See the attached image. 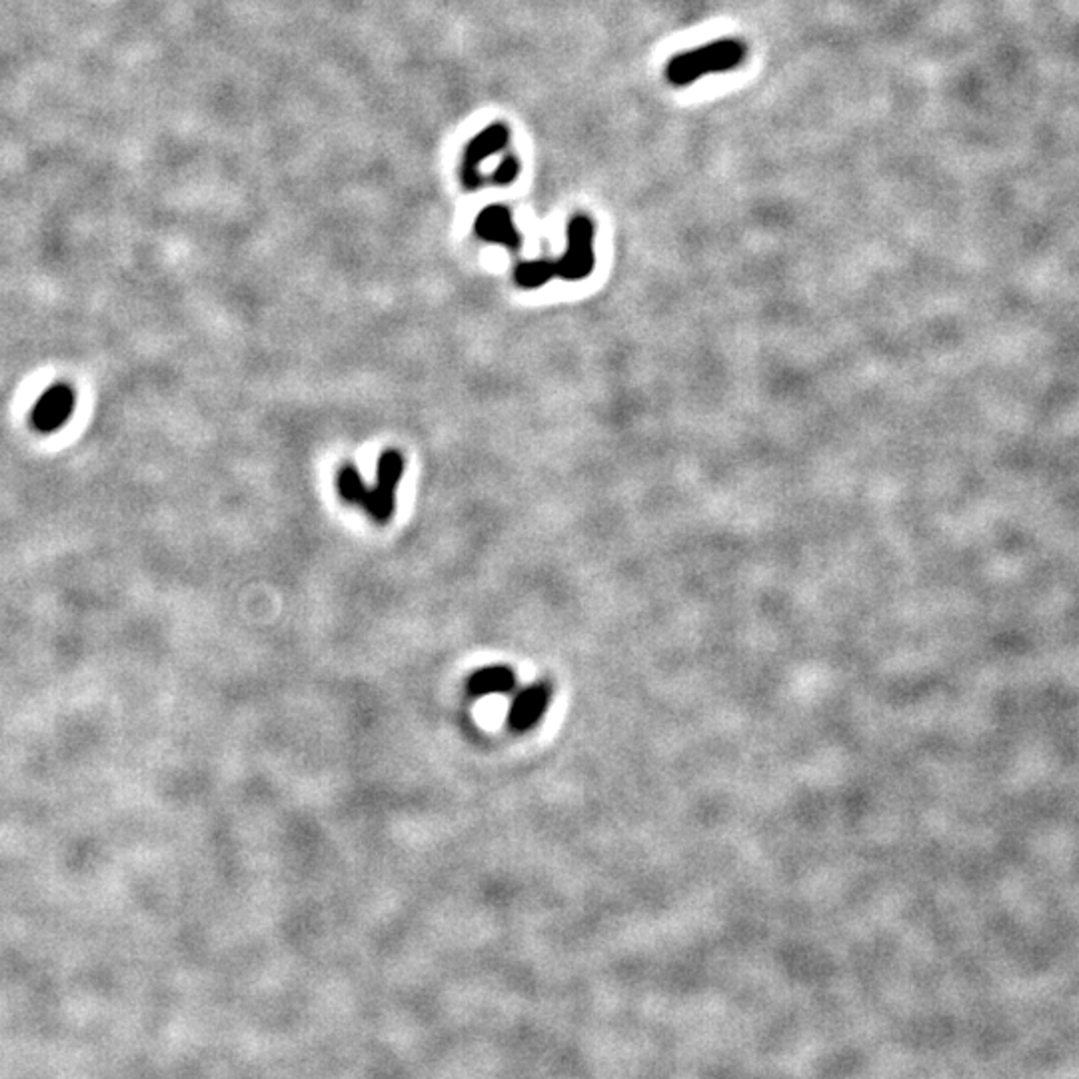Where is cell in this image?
<instances>
[{
    "label": "cell",
    "mask_w": 1079,
    "mask_h": 1079,
    "mask_svg": "<svg viewBox=\"0 0 1079 1079\" xmlns=\"http://www.w3.org/2000/svg\"><path fill=\"white\" fill-rule=\"evenodd\" d=\"M556 276V263H548V260H531V263H522L516 273H514V280L516 285L526 288V290H532V288H540V286L546 285L552 278Z\"/></svg>",
    "instance_id": "8"
},
{
    "label": "cell",
    "mask_w": 1079,
    "mask_h": 1079,
    "mask_svg": "<svg viewBox=\"0 0 1079 1079\" xmlns=\"http://www.w3.org/2000/svg\"><path fill=\"white\" fill-rule=\"evenodd\" d=\"M550 700H552V690L544 682L524 687L512 700L511 710L506 716L508 730L514 734H528L542 722V717L548 710Z\"/></svg>",
    "instance_id": "3"
},
{
    "label": "cell",
    "mask_w": 1079,
    "mask_h": 1079,
    "mask_svg": "<svg viewBox=\"0 0 1079 1079\" xmlns=\"http://www.w3.org/2000/svg\"><path fill=\"white\" fill-rule=\"evenodd\" d=\"M514 687H516V674L508 666L481 667L466 680V690L474 697L511 694Z\"/></svg>",
    "instance_id": "7"
},
{
    "label": "cell",
    "mask_w": 1079,
    "mask_h": 1079,
    "mask_svg": "<svg viewBox=\"0 0 1079 1079\" xmlns=\"http://www.w3.org/2000/svg\"><path fill=\"white\" fill-rule=\"evenodd\" d=\"M338 492H340L343 501L363 506L368 488L364 486L363 478H360V474H358V471L354 466H344L338 472Z\"/></svg>",
    "instance_id": "11"
},
{
    "label": "cell",
    "mask_w": 1079,
    "mask_h": 1079,
    "mask_svg": "<svg viewBox=\"0 0 1079 1079\" xmlns=\"http://www.w3.org/2000/svg\"><path fill=\"white\" fill-rule=\"evenodd\" d=\"M474 230H476V235L481 236L482 240L494 242V245L508 246L512 250H516L522 245V236L514 226L511 210L501 207V205L484 208L474 222Z\"/></svg>",
    "instance_id": "6"
},
{
    "label": "cell",
    "mask_w": 1079,
    "mask_h": 1079,
    "mask_svg": "<svg viewBox=\"0 0 1079 1079\" xmlns=\"http://www.w3.org/2000/svg\"><path fill=\"white\" fill-rule=\"evenodd\" d=\"M594 226L586 216H574L568 225V248L556 263V276L576 283L590 276L594 268Z\"/></svg>",
    "instance_id": "2"
},
{
    "label": "cell",
    "mask_w": 1079,
    "mask_h": 1079,
    "mask_svg": "<svg viewBox=\"0 0 1079 1079\" xmlns=\"http://www.w3.org/2000/svg\"><path fill=\"white\" fill-rule=\"evenodd\" d=\"M508 137H511V132L504 125H492V127L484 128L482 132L472 138L468 147H466V152H464V160H462L464 187L476 188L481 185L478 168L486 158L501 152L502 148L508 145Z\"/></svg>",
    "instance_id": "4"
},
{
    "label": "cell",
    "mask_w": 1079,
    "mask_h": 1079,
    "mask_svg": "<svg viewBox=\"0 0 1079 1079\" xmlns=\"http://www.w3.org/2000/svg\"><path fill=\"white\" fill-rule=\"evenodd\" d=\"M394 502H396V492H388L380 488V486H374V488H368V492H366L363 508L368 512V516L374 522L386 524V522L393 518Z\"/></svg>",
    "instance_id": "9"
},
{
    "label": "cell",
    "mask_w": 1079,
    "mask_h": 1079,
    "mask_svg": "<svg viewBox=\"0 0 1079 1079\" xmlns=\"http://www.w3.org/2000/svg\"><path fill=\"white\" fill-rule=\"evenodd\" d=\"M75 413V393L65 384H57L42 394L32 410V426L40 432L59 430Z\"/></svg>",
    "instance_id": "5"
},
{
    "label": "cell",
    "mask_w": 1079,
    "mask_h": 1079,
    "mask_svg": "<svg viewBox=\"0 0 1079 1079\" xmlns=\"http://www.w3.org/2000/svg\"><path fill=\"white\" fill-rule=\"evenodd\" d=\"M746 59V47L736 39H722L706 47L687 50L670 60L667 80L676 87H686L706 75L734 70Z\"/></svg>",
    "instance_id": "1"
},
{
    "label": "cell",
    "mask_w": 1079,
    "mask_h": 1079,
    "mask_svg": "<svg viewBox=\"0 0 1079 1079\" xmlns=\"http://www.w3.org/2000/svg\"><path fill=\"white\" fill-rule=\"evenodd\" d=\"M403 472L404 461L400 452H384L380 461H378V482H376V486H380L384 491L396 492V486H398V482L403 478Z\"/></svg>",
    "instance_id": "10"
},
{
    "label": "cell",
    "mask_w": 1079,
    "mask_h": 1079,
    "mask_svg": "<svg viewBox=\"0 0 1079 1079\" xmlns=\"http://www.w3.org/2000/svg\"><path fill=\"white\" fill-rule=\"evenodd\" d=\"M521 175V162L514 157L504 158L501 162V167L496 168L494 177L492 180L498 185V187H508L512 185L516 177Z\"/></svg>",
    "instance_id": "12"
}]
</instances>
